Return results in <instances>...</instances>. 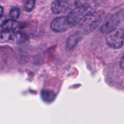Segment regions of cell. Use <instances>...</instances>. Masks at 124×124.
Masks as SVG:
<instances>
[{"mask_svg":"<svg viewBox=\"0 0 124 124\" xmlns=\"http://www.w3.org/2000/svg\"><path fill=\"white\" fill-rule=\"evenodd\" d=\"M76 7L68 14L67 18L71 27L78 24H84L92 20L94 17L95 10L85 0H76Z\"/></svg>","mask_w":124,"mask_h":124,"instance_id":"obj_1","label":"cell"},{"mask_svg":"<svg viewBox=\"0 0 124 124\" xmlns=\"http://www.w3.org/2000/svg\"><path fill=\"white\" fill-rule=\"evenodd\" d=\"M106 44L110 48L119 49L123 46L124 42V31L122 29H116L107 34Z\"/></svg>","mask_w":124,"mask_h":124,"instance_id":"obj_2","label":"cell"},{"mask_svg":"<svg viewBox=\"0 0 124 124\" xmlns=\"http://www.w3.org/2000/svg\"><path fill=\"white\" fill-rule=\"evenodd\" d=\"M50 27L53 31L56 33H62L70 29V25L67 18L65 16H59L52 21Z\"/></svg>","mask_w":124,"mask_h":124,"instance_id":"obj_3","label":"cell"},{"mask_svg":"<svg viewBox=\"0 0 124 124\" xmlns=\"http://www.w3.org/2000/svg\"><path fill=\"white\" fill-rule=\"evenodd\" d=\"M120 23V18L117 15L112 16L109 18L101 27V31L103 33H108L117 29Z\"/></svg>","mask_w":124,"mask_h":124,"instance_id":"obj_4","label":"cell"},{"mask_svg":"<svg viewBox=\"0 0 124 124\" xmlns=\"http://www.w3.org/2000/svg\"><path fill=\"white\" fill-rule=\"evenodd\" d=\"M70 5L63 0H56L51 5V11L54 15H59L65 13L69 10Z\"/></svg>","mask_w":124,"mask_h":124,"instance_id":"obj_5","label":"cell"},{"mask_svg":"<svg viewBox=\"0 0 124 124\" xmlns=\"http://www.w3.org/2000/svg\"><path fill=\"white\" fill-rule=\"evenodd\" d=\"M14 39V31L3 30L0 32V43H6Z\"/></svg>","mask_w":124,"mask_h":124,"instance_id":"obj_6","label":"cell"},{"mask_svg":"<svg viewBox=\"0 0 124 124\" xmlns=\"http://www.w3.org/2000/svg\"><path fill=\"white\" fill-rule=\"evenodd\" d=\"M81 39V36L79 33H74L71 35V36H69L68 39L67 40V43H66V47L67 48L69 49H72L78 43L79 41Z\"/></svg>","mask_w":124,"mask_h":124,"instance_id":"obj_7","label":"cell"},{"mask_svg":"<svg viewBox=\"0 0 124 124\" xmlns=\"http://www.w3.org/2000/svg\"><path fill=\"white\" fill-rule=\"evenodd\" d=\"M41 96L45 102L50 103L53 102L56 98V94L53 91L44 90L41 92Z\"/></svg>","mask_w":124,"mask_h":124,"instance_id":"obj_8","label":"cell"},{"mask_svg":"<svg viewBox=\"0 0 124 124\" xmlns=\"http://www.w3.org/2000/svg\"><path fill=\"white\" fill-rule=\"evenodd\" d=\"M19 26V23L14 19H7L4 23L2 27L3 30H9V31H14Z\"/></svg>","mask_w":124,"mask_h":124,"instance_id":"obj_9","label":"cell"},{"mask_svg":"<svg viewBox=\"0 0 124 124\" xmlns=\"http://www.w3.org/2000/svg\"><path fill=\"white\" fill-rule=\"evenodd\" d=\"M27 36L25 33L21 31H17L15 33V40L18 44H23L27 40Z\"/></svg>","mask_w":124,"mask_h":124,"instance_id":"obj_10","label":"cell"},{"mask_svg":"<svg viewBox=\"0 0 124 124\" xmlns=\"http://www.w3.org/2000/svg\"><path fill=\"white\" fill-rule=\"evenodd\" d=\"M20 9L18 7H14V8H12L10 11L9 15L11 19H14V20H16L18 18H19V15H20Z\"/></svg>","mask_w":124,"mask_h":124,"instance_id":"obj_11","label":"cell"},{"mask_svg":"<svg viewBox=\"0 0 124 124\" xmlns=\"http://www.w3.org/2000/svg\"><path fill=\"white\" fill-rule=\"evenodd\" d=\"M35 0H26L24 4V10L26 12H31L35 7Z\"/></svg>","mask_w":124,"mask_h":124,"instance_id":"obj_12","label":"cell"},{"mask_svg":"<svg viewBox=\"0 0 124 124\" xmlns=\"http://www.w3.org/2000/svg\"><path fill=\"white\" fill-rule=\"evenodd\" d=\"M6 20H7V19H6L5 17L2 16H0V27H2V25H4V23L6 22Z\"/></svg>","mask_w":124,"mask_h":124,"instance_id":"obj_13","label":"cell"},{"mask_svg":"<svg viewBox=\"0 0 124 124\" xmlns=\"http://www.w3.org/2000/svg\"><path fill=\"white\" fill-rule=\"evenodd\" d=\"M120 66H121V69L122 70H124V53L122 55V59L121 60V62H120Z\"/></svg>","mask_w":124,"mask_h":124,"instance_id":"obj_14","label":"cell"},{"mask_svg":"<svg viewBox=\"0 0 124 124\" xmlns=\"http://www.w3.org/2000/svg\"><path fill=\"white\" fill-rule=\"evenodd\" d=\"M3 8L1 6H0V16H2L3 15Z\"/></svg>","mask_w":124,"mask_h":124,"instance_id":"obj_15","label":"cell"},{"mask_svg":"<svg viewBox=\"0 0 124 124\" xmlns=\"http://www.w3.org/2000/svg\"><path fill=\"white\" fill-rule=\"evenodd\" d=\"M63 1H68V0H63Z\"/></svg>","mask_w":124,"mask_h":124,"instance_id":"obj_16","label":"cell"}]
</instances>
